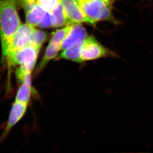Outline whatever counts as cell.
I'll use <instances>...</instances> for the list:
<instances>
[{
    "mask_svg": "<svg viewBox=\"0 0 153 153\" xmlns=\"http://www.w3.org/2000/svg\"><path fill=\"white\" fill-rule=\"evenodd\" d=\"M16 2V0H0V38L3 59L7 56L12 39L22 25Z\"/></svg>",
    "mask_w": 153,
    "mask_h": 153,
    "instance_id": "obj_1",
    "label": "cell"
},
{
    "mask_svg": "<svg viewBox=\"0 0 153 153\" xmlns=\"http://www.w3.org/2000/svg\"><path fill=\"white\" fill-rule=\"evenodd\" d=\"M85 15L94 25L100 20H106L117 24V21L111 13L110 8L103 0H76Z\"/></svg>",
    "mask_w": 153,
    "mask_h": 153,
    "instance_id": "obj_2",
    "label": "cell"
},
{
    "mask_svg": "<svg viewBox=\"0 0 153 153\" xmlns=\"http://www.w3.org/2000/svg\"><path fill=\"white\" fill-rule=\"evenodd\" d=\"M39 51V49L28 44L21 49L9 53L5 59L10 67L20 65L23 71L31 73L36 64Z\"/></svg>",
    "mask_w": 153,
    "mask_h": 153,
    "instance_id": "obj_3",
    "label": "cell"
},
{
    "mask_svg": "<svg viewBox=\"0 0 153 153\" xmlns=\"http://www.w3.org/2000/svg\"><path fill=\"white\" fill-rule=\"evenodd\" d=\"M117 56L116 53L101 45L92 36L88 37L82 44L81 55L82 62Z\"/></svg>",
    "mask_w": 153,
    "mask_h": 153,
    "instance_id": "obj_4",
    "label": "cell"
},
{
    "mask_svg": "<svg viewBox=\"0 0 153 153\" xmlns=\"http://www.w3.org/2000/svg\"><path fill=\"white\" fill-rule=\"evenodd\" d=\"M60 3L69 21V25L82 22L92 25L91 21L82 11L76 0H60Z\"/></svg>",
    "mask_w": 153,
    "mask_h": 153,
    "instance_id": "obj_5",
    "label": "cell"
},
{
    "mask_svg": "<svg viewBox=\"0 0 153 153\" xmlns=\"http://www.w3.org/2000/svg\"><path fill=\"white\" fill-rule=\"evenodd\" d=\"M34 30V26L28 23L21 25L12 39L8 53L21 49L28 45L31 36Z\"/></svg>",
    "mask_w": 153,
    "mask_h": 153,
    "instance_id": "obj_6",
    "label": "cell"
},
{
    "mask_svg": "<svg viewBox=\"0 0 153 153\" xmlns=\"http://www.w3.org/2000/svg\"><path fill=\"white\" fill-rule=\"evenodd\" d=\"M87 37V31L84 26L81 23H73L71 31L62 43L61 50L63 51L68 48L82 45Z\"/></svg>",
    "mask_w": 153,
    "mask_h": 153,
    "instance_id": "obj_7",
    "label": "cell"
},
{
    "mask_svg": "<svg viewBox=\"0 0 153 153\" xmlns=\"http://www.w3.org/2000/svg\"><path fill=\"white\" fill-rule=\"evenodd\" d=\"M23 9L26 23L33 26H38L47 12L38 4L28 6Z\"/></svg>",
    "mask_w": 153,
    "mask_h": 153,
    "instance_id": "obj_8",
    "label": "cell"
},
{
    "mask_svg": "<svg viewBox=\"0 0 153 153\" xmlns=\"http://www.w3.org/2000/svg\"><path fill=\"white\" fill-rule=\"evenodd\" d=\"M27 106L28 104L15 102L10 110L7 126L5 129L6 132L9 131L10 129L23 117L26 111Z\"/></svg>",
    "mask_w": 153,
    "mask_h": 153,
    "instance_id": "obj_9",
    "label": "cell"
},
{
    "mask_svg": "<svg viewBox=\"0 0 153 153\" xmlns=\"http://www.w3.org/2000/svg\"><path fill=\"white\" fill-rule=\"evenodd\" d=\"M50 13L53 27H57L65 25H69V21L65 14L61 3Z\"/></svg>",
    "mask_w": 153,
    "mask_h": 153,
    "instance_id": "obj_10",
    "label": "cell"
},
{
    "mask_svg": "<svg viewBox=\"0 0 153 153\" xmlns=\"http://www.w3.org/2000/svg\"><path fill=\"white\" fill-rule=\"evenodd\" d=\"M82 45L73 47L63 50L59 55L57 59H65L81 64V50Z\"/></svg>",
    "mask_w": 153,
    "mask_h": 153,
    "instance_id": "obj_11",
    "label": "cell"
},
{
    "mask_svg": "<svg viewBox=\"0 0 153 153\" xmlns=\"http://www.w3.org/2000/svg\"><path fill=\"white\" fill-rule=\"evenodd\" d=\"M60 50H61L60 47L56 46L53 44L49 43L46 48L45 53L42 58V60L38 65V71H41L43 68H45L46 65L51 60L56 58L57 56L58 55V53L60 51Z\"/></svg>",
    "mask_w": 153,
    "mask_h": 153,
    "instance_id": "obj_12",
    "label": "cell"
},
{
    "mask_svg": "<svg viewBox=\"0 0 153 153\" xmlns=\"http://www.w3.org/2000/svg\"><path fill=\"white\" fill-rule=\"evenodd\" d=\"M72 26L73 24L67 25L66 27L55 31L52 34L50 43L61 48L63 42L71 31Z\"/></svg>",
    "mask_w": 153,
    "mask_h": 153,
    "instance_id": "obj_13",
    "label": "cell"
},
{
    "mask_svg": "<svg viewBox=\"0 0 153 153\" xmlns=\"http://www.w3.org/2000/svg\"><path fill=\"white\" fill-rule=\"evenodd\" d=\"M31 84L26 82L22 83L16 95V102L28 104L31 97Z\"/></svg>",
    "mask_w": 153,
    "mask_h": 153,
    "instance_id": "obj_14",
    "label": "cell"
},
{
    "mask_svg": "<svg viewBox=\"0 0 153 153\" xmlns=\"http://www.w3.org/2000/svg\"><path fill=\"white\" fill-rule=\"evenodd\" d=\"M47 37V36L46 32L35 29L31 36L28 44L40 49L42 45L46 40Z\"/></svg>",
    "mask_w": 153,
    "mask_h": 153,
    "instance_id": "obj_15",
    "label": "cell"
},
{
    "mask_svg": "<svg viewBox=\"0 0 153 153\" xmlns=\"http://www.w3.org/2000/svg\"><path fill=\"white\" fill-rule=\"evenodd\" d=\"M39 27L46 28H50L52 26V20L51 17L50 13L49 12H47L46 16L43 19L41 23L38 25Z\"/></svg>",
    "mask_w": 153,
    "mask_h": 153,
    "instance_id": "obj_16",
    "label": "cell"
},
{
    "mask_svg": "<svg viewBox=\"0 0 153 153\" xmlns=\"http://www.w3.org/2000/svg\"><path fill=\"white\" fill-rule=\"evenodd\" d=\"M105 2H106V4H107V6L108 7L111 9V2H110V0H104Z\"/></svg>",
    "mask_w": 153,
    "mask_h": 153,
    "instance_id": "obj_17",
    "label": "cell"
},
{
    "mask_svg": "<svg viewBox=\"0 0 153 153\" xmlns=\"http://www.w3.org/2000/svg\"><path fill=\"white\" fill-rule=\"evenodd\" d=\"M91 1H97V0H91ZM103 1H105L104 0H103ZM105 3H106V2H105Z\"/></svg>",
    "mask_w": 153,
    "mask_h": 153,
    "instance_id": "obj_18",
    "label": "cell"
}]
</instances>
